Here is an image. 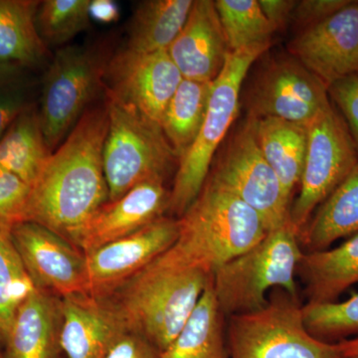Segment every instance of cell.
I'll use <instances>...</instances> for the list:
<instances>
[{
	"mask_svg": "<svg viewBox=\"0 0 358 358\" xmlns=\"http://www.w3.org/2000/svg\"><path fill=\"white\" fill-rule=\"evenodd\" d=\"M108 127L106 103L86 110L33 182L25 222L44 226L77 247L87 224L109 201L103 162Z\"/></svg>",
	"mask_w": 358,
	"mask_h": 358,
	"instance_id": "1",
	"label": "cell"
},
{
	"mask_svg": "<svg viewBox=\"0 0 358 358\" xmlns=\"http://www.w3.org/2000/svg\"><path fill=\"white\" fill-rule=\"evenodd\" d=\"M211 278L171 246L107 300L128 331L162 352L185 326Z\"/></svg>",
	"mask_w": 358,
	"mask_h": 358,
	"instance_id": "2",
	"label": "cell"
},
{
	"mask_svg": "<svg viewBox=\"0 0 358 358\" xmlns=\"http://www.w3.org/2000/svg\"><path fill=\"white\" fill-rule=\"evenodd\" d=\"M178 220V237L173 246L212 275L268 233L255 210L209 179Z\"/></svg>",
	"mask_w": 358,
	"mask_h": 358,
	"instance_id": "3",
	"label": "cell"
},
{
	"mask_svg": "<svg viewBox=\"0 0 358 358\" xmlns=\"http://www.w3.org/2000/svg\"><path fill=\"white\" fill-rule=\"evenodd\" d=\"M305 252L291 221L223 264L212 275V287L225 317L255 312L267 305L268 291L280 288L298 299L296 275Z\"/></svg>",
	"mask_w": 358,
	"mask_h": 358,
	"instance_id": "4",
	"label": "cell"
},
{
	"mask_svg": "<svg viewBox=\"0 0 358 358\" xmlns=\"http://www.w3.org/2000/svg\"><path fill=\"white\" fill-rule=\"evenodd\" d=\"M268 49L256 47L229 53L223 70L213 82L208 110L199 136L178 160L169 207L178 218L203 188L216 152L236 120L245 78L257 59Z\"/></svg>",
	"mask_w": 358,
	"mask_h": 358,
	"instance_id": "5",
	"label": "cell"
},
{
	"mask_svg": "<svg viewBox=\"0 0 358 358\" xmlns=\"http://www.w3.org/2000/svg\"><path fill=\"white\" fill-rule=\"evenodd\" d=\"M106 106L109 127L103 162L112 202L141 183L164 181L178 157L159 124L114 99L107 98Z\"/></svg>",
	"mask_w": 358,
	"mask_h": 358,
	"instance_id": "6",
	"label": "cell"
},
{
	"mask_svg": "<svg viewBox=\"0 0 358 358\" xmlns=\"http://www.w3.org/2000/svg\"><path fill=\"white\" fill-rule=\"evenodd\" d=\"M301 308L285 292L260 310L231 315L226 329L229 358H343L338 343L310 334Z\"/></svg>",
	"mask_w": 358,
	"mask_h": 358,
	"instance_id": "7",
	"label": "cell"
},
{
	"mask_svg": "<svg viewBox=\"0 0 358 358\" xmlns=\"http://www.w3.org/2000/svg\"><path fill=\"white\" fill-rule=\"evenodd\" d=\"M107 64L101 54L86 46H66L56 53L44 75L38 110L51 154L105 88Z\"/></svg>",
	"mask_w": 358,
	"mask_h": 358,
	"instance_id": "8",
	"label": "cell"
},
{
	"mask_svg": "<svg viewBox=\"0 0 358 358\" xmlns=\"http://www.w3.org/2000/svg\"><path fill=\"white\" fill-rule=\"evenodd\" d=\"M256 121L247 115L214 160L207 179L255 210L270 232L289 220L291 201L261 150Z\"/></svg>",
	"mask_w": 358,
	"mask_h": 358,
	"instance_id": "9",
	"label": "cell"
},
{
	"mask_svg": "<svg viewBox=\"0 0 358 358\" xmlns=\"http://www.w3.org/2000/svg\"><path fill=\"white\" fill-rule=\"evenodd\" d=\"M358 164V154L345 120L334 103L308 126V148L300 192L289 221L300 234L313 212Z\"/></svg>",
	"mask_w": 358,
	"mask_h": 358,
	"instance_id": "10",
	"label": "cell"
},
{
	"mask_svg": "<svg viewBox=\"0 0 358 358\" xmlns=\"http://www.w3.org/2000/svg\"><path fill=\"white\" fill-rule=\"evenodd\" d=\"M331 102L327 85L293 56L273 59L250 87L248 115L308 126Z\"/></svg>",
	"mask_w": 358,
	"mask_h": 358,
	"instance_id": "11",
	"label": "cell"
},
{
	"mask_svg": "<svg viewBox=\"0 0 358 358\" xmlns=\"http://www.w3.org/2000/svg\"><path fill=\"white\" fill-rule=\"evenodd\" d=\"M10 237L35 288L60 300L90 296L86 256L81 250L33 222L18 224Z\"/></svg>",
	"mask_w": 358,
	"mask_h": 358,
	"instance_id": "12",
	"label": "cell"
},
{
	"mask_svg": "<svg viewBox=\"0 0 358 358\" xmlns=\"http://www.w3.org/2000/svg\"><path fill=\"white\" fill-rule=\"evenodd\" d=\"M182 80L167 50L136 53L124 48L108 62L103 84L107 98L138 110L160 126Z\"/></svg>",
	"mask_w": 358,
	"mask_h": 358,
	"instance_id": "13",
	"label": "cell"
},
{
	"mask_svg": "<svg viewBox=\"0 0 358 358\" xmlns=\"http://www.w3.org/2000/svg\"><path fill=\"white\" fill-rule=\"evenodd\" d=\"M178 218L162 217L133 234L85 254L90 296L109 299L178 239Z\"/></svg>",
	"mask_w": 358,
	"mask_h": 358,
	"instance_id": "14",
	"label": "cell"
},
{
	"mask_svg": "<svg viewBox=\"0 0 358 358\" xmlns=\"http://www.w3.org/2000/svg\"><path fill=\"white\" fill-rule=\"evenodd\" d=\"M296 58L327 88L358 74V1L301 30L289 44Z\"/></svg>",
	"mask_w": 358,
	"mask_h": 358,
	"instance_id": "15",
	"label": "cell"
},
{
	"mask_svg": "<svg viewBox=\"0 0 358 358\" xmlns=\"http://www.w3.org/2000/svg\"><path fill=\"white\" fill-rule=\"evenodd\" d=\"M169 196L164 181L141 183L119 199L103 205L82 232L77 247L84 254L145 227L164 217Z\"/></svg>",
	"mask_w": 358,
	"mask_h": 358,
	"instance_id": "16",
	"label": "cell"
},
{
	"mask_svg": "<svg viewBox=\"0 0 358 358\" xmlns=\"http://www.w3.org/2000/svg\"><path fill=\"white\" fill-rule=\"evenodd\" d=\"M167 52L183 79L215 81L230 53L215 1H193L182 29Z\"/></svg>",
	"mask_w": 358,
	"mask_h": 358,
	"instance_id": "17",
	"label": "cell"
},
{
	"mask_svg": "<svg viewBox=\"0 0 358 358\" xmlns=\"http://www.w3.org/2000/svg\"><path fill=\"white\" fill-rule=\"evenodd\" d=\"M61 352L66 358H103L126 329L107 299L76 296L61 300Z\"/></svg>",
	"mask_w": 358,
	"mask_h": 358,
	"instance_id": "18",
	"label": "cell"
},
{
	"mask_svg": "<svg viewBox=\"0 0 358 358\" xmlns=\"http://www.w3.org/2000/svg\"><path fill=\"white\" fill-rule=\"evenodd\" d=\"M61 300L35 289L21 306L7 334L4 358H59Z\"/></svg>",
	"mask_w": 358,
	"mask_h": 358,
	"instance_id": "19",
	"label": "cell"
},
{
	"mask_svg": "<svg viewBox=\"0 0 358 358\" xmlns=\"http://www.w3.org/2000/svg\"><path fill=\"white\" fill-rule=\"evenodd\" d=\"M298 274L308 303H329L358 282V233L334 249L303 253Z\"/></svg>",
	"mask_w": 358,
	"mask_h": 358,
	"instance_id": "20",
	"label": "cell"
},
{
	"mask_svg": "<svg viewBox=\"0 0 358 358\" xmlns=\"http://www.w3.org/2000/svg\"><path fill=\"white\" fill-rule=\"evenodd\" d=\"M358 233V164L317 208L299 234L305 253L324 251Z\"/></svg>",
	"mask_w": 358,
	"mask_h": 358,
	"instance_id": "21",
	"label": "cell"
},
{
	"mask_svg": "<svg viewBox=\"0 0 358 358\" xmlns=\"http://www.w3.org/2000/svg\"><path fill=\"white\" fill-rule=\"evenodd\" d=\"M256 133L264 157L292 202L305 166L308 126L277 117H263L257 119Z\"/></svg>",
	"mask_w": 358,
	"mask_h": 358,
	"instance_id": "22",
	"label": "cell"
},
{
	"mask_svg": "<svg viewBox=\"0 0 358 358\" xmlns=\"http://www.w3.org/2000/svg\"><path fill=\"white\" fill-rule=\"evenodd\" d=\"M224 317L211 278L185 326L160 358H229Z\"/></svg>",
	"mask_w": 358,
	"mask_h": 358,
	"instance_id": "23",
	"label": "cell"
},
{
	"mask_svg": "<svg viewBox=\"0 0 358 358\" xmlns=\"http://www.w3.org/2000/svg\"><path fill=\"white\" fill-rule=\"evenodd\" d=\"M40 1L0 0V66L43 62L48 46L40 36L36 15Z\"/></svg>",
	"mask_w": 358,
	"mask_h": 358,
	"instance_id": "24",
	"label": "cell"
},
{
	"mask_svg": "<svg viewBox=\"0 0 358 358\" xmlns=\"http://www.w3.org/2000/svg\"><path fill=\"white\" fill-rule=\"evenodd\" d=\"M194 0H147L134 11L124 49L136 53L169 50L182 29Z\"/></svg>",
	"mask_w": 358,
	"mask_h": 358,
	"instance_id": "25",
	"label": "cell"
},
{
	"mask_svg": "<svg viewBox=\"0 0 358 358\" xmlns=\"http://www.w3.org/2000/svg\"><path fill=\"white\" fill-rule=\"evenodd\" d=\"M51 152L45 141L38 110L29 107L0 138V167L31 186Z\"/></svg>",
	"mask_w": 358,
	"mask_h": 358,
	"instance_id": "26",
	"label": "cell"
},
{
	"mask_svg": "<svg viewBox=\"0 0 358 358\" xmlns=\"http://www.w3.org/2000/svg\"><path fill=\"white\" fill-rule=\"evenodd\" d=\"M213 82L183 79L167 106L160 126L178 159L199 136L208 110Z\"/></svg>",
	"mask_w": 358,
	"mask_h": 358,
	"instance_id": "27",
	"label": "cell"
},
{
	"mask_svg": "<svg viewBox=\"0 0 358 358\" xmlns=\"http://www.w3.org/2000/svg\"><path fill=\"white\" fill-rule=\"evenodd\" d=\"M215 6L230 53L271 46L275 30L259 0H216Z\"/></svg>",
	"mask_w": 358,
	"mask_h": 358,
	"instance_id": "28",
	"label": "cell"
},
{
	"mask_svg": "<svg viewBox=\"0 0 358 358\" xmlns=\"http://www.w3.org/2000/svg\"><path fill=\"white\" fill-rule=\"evenodd\" d=\"M35 289L10 234L0 232V350L16 313Z\"/></svg>",
	"mask_w": 358,
	"mask_h": 358,
	"instance_id": "29",
	"label": "cell"
},
{
	"mask_svg": "<svg viewBox=\"0 0 358 358\" xmlns=\"http://www.w3.org/2000/svg\"><path fill=\"white\" fill-rule=\"evenodd\" d=\"M91 0H45L40 2L36 23L47 46L71 41L90 26Z\"/></svg>",
	"mask_w": 358,
	"mask_h": 358,
	"instance_id": "30",
	"label": "cell"
},
{
	"mask_svg": "<svg viewBox=\"0 0 358 358\" xmlns=\"http://www.w3.org/2000/svg\"><path fill=\"white\" fill-rule=\"evenodd\" d=\"M301 310L308 331L320 341H343L358 336V294L343 301L307 303Z\"/></svg>",
	"mask_w": 358,
	"mask_h": 358,
	"instance_id": "31",
	"label": "cell"
},
{
	"mask_svg": "<svg viewBox=\"0 0 358 358\" xmlns=\"http://www.w3.org/2000/svg\"><path fill=\"white\" fill-rule=\"evenodd\" d=\"M30 189L22 179L0 167V232L9 233L25 222Z\"/></svg>",
	"mask_w": 358,
	"mask_h": 358,
	"instance_id": "32",
	"label": "cell"
},
{
	"mask_svg": "<svg viewBox=\"0 0 358 358\" xmlns=\"http://www.w3.org/2000/svg\"><path fill=\"white\" fill-rule=\"evenodd\" d=\"M329 95L345 120L358 154V74L329 86Z\"/></svg>",
	"mask_w": 358,
	"mask_h": 358,
	"instance_id": "33",
	"label": "cell"
},
{
	"mask_svg": "<svg viewBox=\"0 0 358 358\" xmlns=\"http://www.w3.org/2000/svg\"><path fill=\"white\" fill-rule=\"evenodd\" d=\"M29 107V89L26 85L0 80V138L18 115Z\"/></svg>",
	"mask_w": 358,
	"mask_h": 358,
	"instance_id": "34",
	"label": "cell"
},
{
	"mask_svg": "<svg viewBox=\"0 0 358 358\" xmlns=\"http://www.w3.org/2000/svg\"><path fill=\"white\" fill-rule=\"evenodd\" d=\"M352 0H303L298 1L292 20L301 30L327 20L348 6Z\"/></svg>",
	"mask_w": 358,
	"mask_h": 358,
	"instance_id": "35",
	"label": "cell"
},
{
	"mask_svg": "<svg viewBox=\"0 0 358 358\" xmlns=\"http://www.w3.org/2000/svg\"><path fill=\"white\" fill-rule=\"evenodd\" d=\"M103 358H160V352L141 334L124 329Z\"/></svg>",
	"mask_w": 358,
	"mask_h": 358,
	"instance_id": "36",
	"label": "cell"
},
{
	"mask_svg": "<svg viewBox=\"0 0 358 358\" xmlns=\"http://www.w3.org/2000/svg\"><path fill=\"white\" fill-rule=\"evenodd\" d=\"M261 8L275 31L288 24L298 1L294 0H259Z\"/></svg>",
	"mask_w": 358,
	"mask_h": 358,
	"instance_id": "37",
	"label": "cell"
},
{
	"mask_svg": "<svg viewBox=\"0 0 358 358\" xmlns=\"http://www.w3.org/2000/svg\"><path fill=\"white\" fill-rule=\"evenodd\" d=\"M91 20L101 23H112L120 16L119 6L113 0H91L89 7Z\"/></svg>",
	"mask_w": 358,
	"mask_h": 358,
	"instance_id": "38",
	"label": "cell"
},
{
	"mask_svg": "<svg viewBox=\"0 0 358 358\" xmlns=\"http://www.w3.org/2000/svg\"><path fill=\"white\" fill-rule=\"evenodd\" d=\"M339 350L343 353V357L352 355L358 352V338L353 339H345L338 343Z\"/></svg>",
	"mask_w": 358,
	"mask_h": 358,
	"instance_id": "39",
	"label": "cell"
},
{
	"mask_svg": "<svg viewBox=\"0 0 358 358\" xmlns=\"http://www.w3.org/2000/svg\"><path fill=\"white\" fill-rule=\"evenodd\" d=\"M343 358H358V352L352 353V355H348V357H345Z\"/></svg>",
	"mask_w": 358,
	"mask_h": 358,
	"instance_id": "40",
	"label": "cell"
},
{
	"mask_svg": "<svg viewBox=\"0 0 358 358\" xmlns=\"http://www.w3.org/2000/svg\"><path fill=\"white\" fill-rule=\"evenodd\" d=\"M0 358H4L3 353H2V350H0Z\"/></svg>",
	"mask_w": 358,
	"mask_h": 358,
	"instance_id": "41",
	"label": "cell"
},
{
	"mask_svg": "<svg viewBox=\"0 0 358 358\" xmlns=\"http://www.w3.org/2000/svg\"><path fill=\"white\" fill-rule=\"evenodd\" d=\"M2 76V72H1V66H0V77Z\"/></svg>",
	"mask_w": 358,
	"mask_h": 358,
	"instance_id": "42",
	"label": "cell"
},
{
	"mask_svg": "<svg viewBox=\"0 0 358 358\" xmlns=\"http://www.w3.org/2000/svg\"><path fill=\"white\" fill-rule=\"evenodd\" d=\"M59 358H61V357H59Z\"/></svg>",
	"mask_w": 358,
	"mask_h": 358,
	"instance_id": "43",
	"label": "cell"
}]
</instances>
